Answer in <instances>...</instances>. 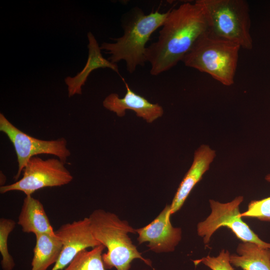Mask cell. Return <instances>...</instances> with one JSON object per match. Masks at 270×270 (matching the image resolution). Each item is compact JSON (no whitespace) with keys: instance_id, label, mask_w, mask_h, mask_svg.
I'll use <instances>...</instances> for the list:
<instances>
[{"instance_id":"6da1fadb","label":"cell","mask_w":270,"mask_h":270,"mask_svg":"<svg viewBox=\"0 0 270 270\" xmlns=\"http://www.w3.org/2000/svg\"><path fill=\"white\" fill-rule=\"evenodd\" d=\"M207 30L206 14L198 0L169 10L158 40L146 48V60L151 66L150 74L158 76L182 61Z\"/></svg>"},{"instance_id":"7a4b0ae2","label":"cell","mask_w":270,"mask_h":270,"mask_svg":"<svg viewBox=\"0 0 270 270\" xmlns=\"http://www.w3.org/2000/svg\"><path fill=\"white\" fill-rule=\"evenodd\" d=\"M169 10H158L146 14L140 8L135 7L122 18L123 35L113 38V43L104 42L100 50L110 54L108 60L112 63L124 60L127 70L133 73L138 66H144L146 60V44L152 33L162 26Z\"/></svg>"},{"instance_id":"3957f363","label":"cell","mask_w":270,"mask_h":270,"mask_svg":"<svg viewBox=\"0 0 270 270\" xmlns=\"http://www.w3.org/2000/svg\"><path fill=\"white\" fill-rule=\"evenodd\" d=\"M88 218L94 236L107 248L102 256L106 269L129 270L134 259L152 266L151 260L142 256L129 237L128 234H136V230L127 221L102 209L93 211Z\"/></svg>"},{"instance_id":"277c9868","label":"cell","mask_w":270,"mask_h":270,"mask_svg":"<svg viewBox=\"0 0 270 270\" xmlns=\"http://www.w3.org/2000/svg\"><path fill=\"white\" fill-rule=\"evenodd\" d=\"M240 46L214 38L205 32L196 41L182 62L186 66L210 74L223 85L234 83Z\"/></svg>"},{"instance_id":"5b68a950","label":"cell","mask_w":270,"mask_h":270,"mask_svg":"<svg viewBox=\"0 0 270 270\" xmlns=\"http://www.w3.org/2000/svg\"><path fill=\"white\" fill-rule=\"evenodd\" d=\"M202 6L210 36L251 50L248 4L244 0H198Z\"/></svg>"},{"instance_id":"8992f818","label":"cell","mask_w":270,"mask_h":270,"mask_svg":"<svg viewBox=\"0 0 270 270\" xmlns=\"http://www.w3.org/2000/svg\"><path fill=\"white\" fill-rule=\"evenodd\" d=\"M243 200L244 197L242 196L226 203L210 200V214L197 225L198 234L202 238L205 244H208L217 230L225 226L230 228L242 242H254L270 248V243L262 240L242 220L240 206Z\"/></svg>"},{"instance_id":"52a82bcc","label":"cell","mask_w":270,"mask_h":270,"mask_svg":"<svg viewBox=\"0 0 270 270\" xmlns=\"http://www.w3.org/2000/svg\"><path fill=\"white\" fill-rule=\"evenodd\" d=\"M73 180L64 163L59 158L46 160L34 156L27 162L21 179L10 184L0 187L1 194L20 191L26 196H32L36 190L48 187L60 186Z\"/></svg>"},{"instance_id":"ba28073f","label":"cell","mask_w":270,"mask_h":270,"mask_svg":"<svg viewBox=\"0 0 270 270\" xmlns=\"http://www.w3.org/2000/svg\"><path fill=\"white\" fill-rule=\"evenodd\" d=\"M0 130L8 136L16 152L18 170L15 180L19 178L28 160L35 156L52 154L64 164L70 156L64 138L46 140L34 138L13 125L2 113L0 114Z\"/></svg>"},{"instance_id":"9c48e42d","label":"cell","mask_w":270,"mask_h":270,"mask_svg":"<svg viewBox=\"0 0 270 270\" xmlns=\"http://www.w3.org/2000/svg\"><path fill=\"white\" fill-rule=\"evenodd\" d=\"M60 239L62 250L51 270H62L80 252L101 244L92 232L88 217L62 224L55 231Z\"/></svg>"},{"instance_id":"30bf717a","label":"cell","mask_w":270,"mask_h":270,"mask_svg":"<svg viewBox=\"0 0 270 270\" xmlns=\"http://www.w3.org/2000/svg\"><path fill=\"white\" fill-rule=\"evenodd\" d=\"M170 205L166 204L160 214L146 226L136 229L139 244L147 246L156 253L172 252L182 239V230L170 222Z\"/></svg>"},{"instance_id":"8fae6325","label":"cell","mask_w":270,"mask_h":270,"mask_svg":"<svg viewBox=\"0 0 270 270\" xmlns=\"http://www.w3.org/2000/svg\"><path fill=\"white\" fill-rule=\"evenodd\" d=\"M122 80L126 90L124 97L120 98L116 94H109L103 101L105 108L116 112L118 116H124L126 110H133L137 116L142 118L148 123L162 116L164 110L160 105L152 104L133 92L125 80Z\"/></svg>"},{"instance_id":"7c38bea8","label":"cell","mask_w":270,"mask_h":270,"mask_svg":"<svg viewBox=\"0 0 270 270\" xmlns=\"http://www.w3.org/2000/svg\"><path fill=\"white\" fill-rule=\"evenodd\" d=\"M216 156V151L206 144L200 146L195 151L192 164L180 184L170 204L172 214L182 207L193 188L208 170Z\"/></svg>"},{"instance_id":"4fadbf2b","label":"cell","mask_w":270,"mask_h":270,"mask_svg":"<svg viewBox=\"0 0 270 270\" xmlns=\"http://www.w3.org/2000/svg\"><path fill=\"white\" fill-rule=\"evenodd\" d=\"M17 224L26 233L56 236L42 204L32 196L24 198Z\"/></svg>"},{"instance_id":"5bb4252c","label":"cell","mask_w":270,"mask_h":270,"mask_svg":"<svg viewBox=\"0 0 270 270\" xmlns=\"http://www.w3.org/2000/svg\"><path fill=\"white\" fill-rule=\"evenodd\" d=\"M88 40V56L83 70L74 77H66L64 80L68 86V96L82 94V86L84 84L90 73L98 68H108L120 74L116 64L104 58L102 55L100 48L91 32L87 34Z\"/></svg>"},{"instance_id":"9a60e30c","label":"cell","mask_w":270,"mask_h":270,"mask_svg":"<svg viewBox=\"0 0 270 270\" xmlns=\"http://www.w3.org/2000/svg\"><path fill=\"white\" fill-rule=\"evenodd\" d=\"M237 254H230L231 264L242 270H270V248L250 242L238 244Z\"/></svg>"},{"instance_id":"2e32d148","label":"cell","mask_w":270,"mask_h":270,"mask_svg":"<svg viewBox=\"0 0 270 270\" xmlns=\"http://www.w3.org/2000/svg\"><path fill=\"white\" fill-rule=\"evenodd\" d=\"M36 238L30 270H47L58 259L62 250V242L56 236L38 234L36 235Z\"/></svg>"},{"instance_id":"e0dca14e","label":"cell","mask_w":270,"mask_h":270,"mask_svg":"<svg viewBox=\"0 0 270 270\" xmlns=\"http://www.w3.org/2000/svg\"><path fill=\"white\" fill-rule=\"evenodd\" d=\"M104 248L101 244L80 252L62 270H106L102 258Z\"/></svg>"},{"instance_id":"ac0fdd59","label":"cell","mask_w":270,"mask_h":270,"mask_svg":"<svg viewBox=\"0 0 270 270\" xmlns=\"http://www.w3.org/2000/svg\"><path fill=\"white\" fill-rule=\"evenodd\" d=\"M16 224V222L12 219L4 218L0 219V264L2 270H12L15 266L14 260L8 251V236Z\"/></svg>"},{"instance_id":"d6986e66","label":"cell","mask_w":270,"mask_h":270,"mask_svg":"<svg viewBox=\"0 0 270 270\" xmlns=\"http://www.w3.org/2000/svg\"><path fill=\"white\" fill-rule=\"evenodd\" d=\"M241 218H253L270 222V196L251 200L246 211L240 214Z\"/></svg>"},{"instance_id":"ffe728a7","label":"cell","mask_w":270,"mask_h":270,"mask_svg":"<svg viewBox=\"0 0 270 270\" xmlns=\"http://www.w3.org/2000/svg\"><path fill=\"white\" fill-rule=\"evenodd\" d=\"M230 252L223 249L216 256H208L193 262L195 265L202 263L212 270H234L230 262Z\"/></svg>"},{"instance_id":"44dd1931","label":"cell","mask_w":270,"mask_h":270,"mask_svg":"<svg viewBox=\"0 0 270 270\" xmlns=\"http://www.w3.org/2000/svg\"><path fill=\"white\" fill-rule=\"evenodd\" d=\"M265 180L270 182V174H267L265 177Z\"/></svg>"}]
</instances>
